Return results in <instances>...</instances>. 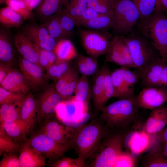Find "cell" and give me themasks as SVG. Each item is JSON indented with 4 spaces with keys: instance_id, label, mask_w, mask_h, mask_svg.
Here are the masks:
<instances>
[{
    "instance_id": "obj_8",
    "label": "cell",
    "mask_w": 167,
    "mask_h": 167,
    "mask_svg": "<svg viewBox=\"0 0 167 167\" xmlns=\"http://www.w3.org/2000/svg\"><path fill=\"white\" fill-rule=\"evenodd\" d=\"M79 38L88 55L97 58L105 55L109 47L112 34L103 32L79 28Z\"/></svg>"
},
{
    "instance_id": "obj_37",
    "label": "cell",
    "mask_w": 167,
    "mask_h": 167,
    "mask_svg": "<svg viewBox=\"0 0 167 167\" xmlns=\"http://www.w3.org/2000/svg\"><path fill=\"white\" fill-rule=\"evenodd\" d=\"M103 65L104 69L105 81L103 92L100 104V110L109 99L113 97L114 94L111 77V72L106 64Z\"/></svg>"
},
{
    "instance_id": "obj_4",
    "label": "cell",
    "mask_w": 167,
    "mask_h": 167,
    "mask_svg": "<svg viewBox=\"0 0 167 167\" xmlns=\"http://www.w3.org/2000/svg\"><path fill=\"white\" fill-rule=\"evenodd\" d=\"M123 36L129 49L135 68L141 70L160 58L152 44L140 33L133 31Z\"/></svg>"
},
{
    "instance_id": "obj_29",
    "label": "cell",
    "mask_w": 167,
    "mask_h": 167,
    "mask_svg": "<svg viewBox=\"0 0 167 167\" xmlns=\"http://www.w3.org/2000/svg\"><path fill=\"white\" fill-rule=\"evenodd\" d=\"M23 101L14 104L1 105L0 123L20 120V110Z\"/></svg>"
},
{
    "instance_id": "obj_12",
    "label": "cell",
    "mask_w": 167,
    "mask_h": 167,
    "mask_svg": "<svg viewBox=\"0 0 167 167\" xmlns=\"http://www.w3.org/2000/svg\"><path fill=\"white\" fill-rule=\"evenodd\" d=\"M22 32L34 44L44 50L54 51L58 42L43 26L27 25L23 28Z\"/></svg>"
},
{
    "instance_id": "obj_40",
    "label": "cell",
    "mask_w": 167,
    "mask_h": 167,
    "mask_svg": "<svg viewBox=\"0 0 167 167\" xmlns=\"http://www.w3.org/2000/svg\"><path fill=\"white\" fill-rule=\"evenodd\" d=\"M35 46L39 54L40 65L43 70H46L57 60L56 55L54 51L42 49L36 45Z\"/></svg>"
},
{
    "instance_id": "obj_33",
    "label": "cell",
    "mask_w": 167,
    "mask_h": 167,
    "mask_svg": "<svg viewBox=\"0 0 167 167\" xmlns=\"http://www.w3.org/2000/svg\"><path fill=\"white\" fill-rule=\"evenodd\" d=\"M63 0H42L37 12L43 18H49L60 12Z\"/></svg>"
},
{
    "instance_id": "obj_50",
    "label": "cell",
    "mask_w": 167,
    "mask_h": 167,
    "mask_svg": "<svg viewBox=\"0 0 167 167\" xmlns=\"http://www.w3.org/2000/svg\"><path fill=\"white\" fill-rule=\"evenodd\" d=\"M13 64L0 62V83L13 68Z\"/></svg>"
},
{
    "instance_id": "obj_18",
    "label": "cell",
    "mask_w": 167,
    "mask_h": 167,
    "mask_svg": "<svg viewBox=\"0 0 167 167\" xmlns=\"http://www.w3.org/2000/svg\"><path fill=\"white\" fill-rule=\"evenodd\" d=\"M0 86L8 91L27 94L31 88L20 71L13 68L0 83Z\"/></svg>"
},
{
    "instance_id": "obj_3",
    "label": "cell",
    "mask_w": 167,
    "mask_h": 167,
    "mask_svg": "<svg viewBox=\"0 0 167 167\" xmlns=\"http://www.w3.org/2000/svg\"><path fill=\"white\" fill-rule=\"evenodd\" d=\"M139 32L145 36L167 62V17L161 11L156 12L138 26Z\"/></svg>"
},
{
    "instance_id": "obj_56",
    "label": "cell",
    "mask_w": 167,
    "mask_h": 167,
    "mask_svg": "<svg viewBox=\"0 0 167 167\" xmlns=\"http://www.w3.org/2000/svg\"><path fill=\"white\" fill-rule=\"evenodd\" d=\"M7 0H0V3L1 4L3 3H5V2Z\"/></svg>"
},
{
    "instance_id": "obj_1",
    "label": "cell",
    "mask_w": 167,
    "mask_h": 167,
    "mask_svg": "<svg viewBox=\"0 0 167 167\" xmlns=\"http://www.w3.org/2000/svg\"><path fill=\"white\" fill-rule=\"evenodd\" d=\"M107 129L101 117L78 127L71 145L78 157L85 161L91 157L106 135Z\"/></svg>"
},
{
    "instance_id": "obj_25",
    "label": "cell",
    "mask_w": 167,
    "mask_h": 167,
    "mask_svg": "<svg viewBox=\"0 0 167 167\" xmlns=\"http://www.w3.org/2000/svg\"><path fill=\"white\" fill-rule=\"evenodd\" d=\"M111 77L114 89L113 97L120 99L133 98L126 87L123 77L122 67L111 72Z\"/></svg>"
},
{
    "instance_id": "obj_38",
    "label": "cell",
    "mask_w": 167,
    "mask_h": 167,
    "mask_svg": "<svg viewBox=\"0 0 167 167\" xmlns=\"http://www.w3.org/2000/svg\"><path fill=\"white\" fill-rule=\"evenodd\" d=\"M49 18L46 28L49 34L57 42L65 39L60 23V14H55Z\"/></svg>"
},
{
    "instance_id": "obj_6",
    "label": "cell",
    "mask_w": 167,
    "mask_h": 167,
    "mask_svg": "<svg viewBox=\"0 0 167 167\" xmlns=\"http://www.w3.org/2000/svg\"><path fill=\"white\" fill-rule=\"evenodd\" d=\"M106 135L92 155L93 157L89 166L113 167L116 158L123 152L124 138L122 134H117L106 137Z\"/></svg>"
},
{
    "instance_id": "obj_49",
    "label": "cell",
    "mask_w": 167,
    "mask_h": 167,
    "mask_svg": "<svg viewBox=\"0 0 167 167\" xmlns=\"http://www.w3.org/2000/svg\"><path fill=\"white\" fill-rule=\"evenodd\" d=\"M101 14H100L92 8L88 7L79 20V27Z\"/></svg>"
},
{
    "instance_id": "obj_5",
    "label": "cell",
    "mask_w": 167,
    "mask_h": 167,
    "mask_svg": "<svg viewBox=\"0 0 167 167\" xmlns=\"http://www.w3.org/2000/svg\"><path fill=\"white\" fill-rule=\"evenodd\" d=\"M114 36H125L133 31L140 18L136 6L131 0H114L113 13Z\"/></svg>"
},
{
    "instance_id": "obj_20",
    "label": "cell",
    "mask_w": 167,
    "mask_h": 167,
    "mask_svg": "<svg viewBox=\"0 0 167 167\" xmlns=\"http://www.w3.org/2000/svg\"><path fill=\"white\" fill-rule=\"evenodd\" d=\"M19 159L21 167H43L46 158L27 143L21 144Z\"/></svg>"
},
{
    "instance_id": "obj_41",
    "label": "cell",
    "mask_w": 167,
    "mask_h": 167,
    "mask_svg": "<svg viewBox=\"0 0 167 167\" xmlns=\"http://www.w3.org/2000/svg\"><path fill=\"white\" fill-rule=\"evenodd\" d=\"M27 94L11 92L0 86V105L22 102Z\"/></svg>"
},
{
    "instance_id": "obj_27",
    "label": "cell",
    "mask_w": 167,
    "mask_h": 167,
    "mask_svg": "<svg viewBox=\"0 0 167 167\" xmlns=\"http://www.w3.org/2000/svg\"><path fill=\"white\" fill-rule=\"evenodd\" d=\"M86 29L100 32H108L113 27V14H101L83 24Z\"/></svg>"
},
{
    "instance_id": "obj_30",
    "label": "cell",
    "mask_w": 167,
    "mask_h": 167,
    "mask_svg": "<svg viewBox=\"0 0 167 167\" xmlns=\"http://www.w3.org/2000/svg\"><path fill=\"white\" fill-rule=\"evenodd\" d=\"M25 20L18 13L10 7L2 8L0 10V22L8 28L18 27Z\"/></svg>"
},
{
    "instance_id": "obj_44",
    "label": "cell",
    "mask_w": 167,
    "mask_h": 167,
    "mask_svg": "<svg viewBox=\"0 0 167 167\" xmlns=\"http://www.w3.org/2000/svg\"><path fill=\"white\" fill-rule=\"evenodd\" d=\"M51 167H83L86 166L85 161L79 158H73L63 156L57 161L49 163Z\"/></svg>"
},
{
    "instance_id": "obj_32",
    "label": "cell",
    "mask_w": 167,
    "mask_h": 167,
    "mask_svg": "<svg viewBox=\"0 0 167 167\" xmlns=\"http://www.w3.org/2000/svg\"><path fill=\"white\" fill-rule=\"evenodd\" d=\"M160 145V142L157 141L153 150L146 156L143 166L167 167V158L161 153Z\"/></svg>"
},
{
    "instance_id": "obj_24",
    "label": "cell",
    "mask_w": 167,
    "mask_h": 167,
    "mask_svg": "<svg viewBox=\"0 0 167 167\" xmlns=\"http://www.w3.org/2000/svg\"><path fill=\"white\" fill-rule=\"evenodd\" d=\"M105 81L103 65L94 75L91 88L92 97L95 110L100 111V104L103 95Z\"/></svg>"
},
{
    "instance_id": "obj_13",
    "label": "cell",
    "mask_w": 167,
    "mask_h": 167,
    "mask_svg": "<svg viewBox=\"0 0 167 167\" xmlns=\"http://www.w3.org/2000/svg\"><path fill=\"white\" fill-rule=\"evenodd\" d=\"M19 65L21 72L31 88L37 89L45 84L47 79L40 66L22 57L19 58Z\"/></svg>"
},
{
    "instance_id": "obj_17",
    "label": "cell",
    "mask_w": 167,
    "mask_h": 167,
    "mask_svg": "<svg viewBox=\"0 0 167 167\" xmlns=\"http://www.w3.org/2000/svg\"><path fill=\"white\" fill-rule=\"evenodd\" d=\"M79 72L72 67L54 84L56 90L63 100L69 99L73 96L79 78Z\"/></svg>"
},
{
    "instance_id": "obj_28",
    "label": "cell",
    "mask_w": 167,
    "mask_h": 167,
    "mask_svg": "<svg viewBox=\"0 0 167 167\" xmlns=\"http://www.w3.org/2000/svg\"><path fill=\"white\" fill-rule=\"evenodd\" d=\"M74 97L78 101L88 105L92 97V91L87 76L81 75L76 84Z\"/></svg>"
},
{
    "instance_id": "obj_21",
    "label": "cell",
    "mask_w": 167,
    "mask_h": 167,
    "mask_svg": "<svg viewBox=\"0 0 167 167\" xmlns=\"http://www.w3.org/2000/svg\"><path fill=\"white\" fill-rule=\"evenodd\" d=\"M0 133L20 144L26 142L28 134L24 125L20 120L0 123Z\"/></svg>"
},
{
    "instance_id": "obj_42",
    "label": "cell",
    "mask_w": 167,
    "mask_h": 167,
    "mask_svg": "<svg viewBox=\"0 0 167 167\" xmlns=\"http://www.w3.org/2000/svg\"><path fill=\"white\" fill-rule=\"evenodd\" d=\"M5 3L19 14L24 20L32 18L31 11L27 8L23 0H8Z\"/></svg>"
},
{
    "instance_id": "obj_9",
    "label": "cell",
    "mask_w": 167,
    "mask_h": 167,
    "mask_svg": "<svg viewBox=\"0 0 167 167\" xmlns=\"http://www.w3.org/2000/svg\"><path fill=\"white\" fill-rule=\"evenodd\" d=\"M37 131L59 143L71 148L77 128L64 124L54 116L37 124Z\"/></svg>"
},
{
    "instance_id": "obj_51",
    "label": "cell",
    "mask_w": 167,
    "mask_h": 167,
    "mask_svg": "<svg viewBox=\"0 0 167 167\" xmlns=\"http://www.w3.org/2000/svg\"><path fill=\"white\" fill-rule=\"evenodd\" d=\"M153 136L161 142H167V126Z\"/></svg>"
},
{
    "instance_id": "obj_45",
    "label": "cell",
    "mask_w": 167,
    "mask_h": 167,
    "mask_svg": "<svg viewBox=\"0 0 167 167\" xmlns=\"http://www.w3.org/2000/svg\"><path fill=\"white\" fill-rule=\"evenodd\" d=\"M59 14L60 23L65 38L72 36L73 33L74 27L76 26L75 21L66 13Z\"/></svg>"
},
{
    "instance_id": "obj_48",
    "label": "cell",
    "mask_w": 167,
    "mask_h": 167,
    "mask_svg": "<svg viewBox=\"0 0 167 167\" xmlns=\"http://www.w3.org/2000/svg\"><path fill=\"white\" fill-rule=\"evenodd\" d=\"M17 153L4 154L0 161V167H21Z\"/></svg>"
},
{
    "instance_id": "obj_7",
    "label": "cell",
    "mask_w": 167,
    "mask_h": 167,
    "mask_svg": "<svg viewBox=\"0 0 167 167\" xmlns=\"http://www.w3.org/2000/svg\"><path fill=\"white\" fill-rule=\"evenodd\" d=\"M30 133L26 142L48 159L49 163L64 156L71 148L69 145L56 142L37 131H32Z\"/></svg>"
},
{
    "instance_id": "obj_26",
    "label": "cell",
    "mask_w": 167,
    "mask_h": 167,
    "mask_svg": "<svg viewBox=\"0 0 167 167\" xmlns=\"http://www.w3.org/2000/svg\"><path fill=\"white\" fill-rule=\"evenodd\" d=\"M54 52L57 59L66 61L75 59L78 54L72 43L66 39L57 42Z\"/></svg>"
},
{
    "instance_id": "obj_47",
    "label": "cell",
    "mask_w": 167,
    "mask_h": 167,
    "mask_svg": "<svg viewBox=\"0 0 167 167\" xmlns=\"http://www.w3.org/2000/svg\"><path fill=\"white\" fill-rule=\"evenodd\" d=\"M134 159L127 152H123L116 159L113 167H134Z\"/></svg>"
},
{
    "instance_id": "obj_55",
    "label": "cell",
    "mask_w": 167,
    "mask_h": 167,
    "mask_svg": "<svg viewBox=\"0 0 167 167\" xmlns=\"http://www.w3.org/2000/svg\"><path fill=\"white\" fill-rule=\"evenodd\" d=\"M160 142L161 153L167 158V142Z\"/></svg>"
},
{
    "instance_id": "obj_15",
    "label": "cell",
    "mask_w": 167,
    "mask_h": 167,
    "mask_svg": "<svg viewBox=\"0 0 167 167\" xmlns=\"http://www.w3.org/2000/svg\"><path fill=\"white\" fill-rule=\"evenodd\" d=\"M166 62L165 59L159 58L143 69L139 70L140 79L145 87H160L162 71Z\"/></svg>"
},
{
    "instance_id": "obj_35",
    "label": "cell",
    "mask_w": 167,
    "mask_h": 167,
    "mask_svg": "<svg viewBox=\"0 0 167 167\" xmlns=\"http://www.w3.org/2000/svg\"><path fill=\"white\" fill-rule=\"evenodd\" d=\"M14 53L8 36L3 31L0 33V62L13 64Z\"/></svg>"
},
{
    "instance_id": "obj_39",
    "label": "cell",
    "mask_w": 167,
    "mask_h": 167,
    "mask_svg": "<svg viewBox=\"0 0 167 167\" xmlns=\"http://www.w3.org/2000/svg\"><path fill=\"white\" fill-rule=\"evenodd\" d=\"M114 0H88V6L103 14H112Z\"/></svg>"
},
{
    "instance_id": "obj_31",
    "label": "cell",
    "mask_w": 167,
    "mask_h": 167,
    "mask_svg": "<svg viewBox=\"0 0 167 167\" xmlns=\"http://www.w3.org/2000/svg\"><path fill=\"white\" fill-rule=\"evenodd\" d=\"M105 55L106 62L114 63L121 67H128L114 36L111 39L109 48Z\"/></svg>"
},
{
    "instance_id": "obj_22",
    "label": "cell",
    "mask_w": 167,
    "mask_h": 167,
    "mask_svg": "<svg viewBox=\"0 0 167 167\" xmlns=\"http://www.w3.org/2000/svg\"><path fill=\"white\" fill-rule=\"evenodd\" d=\"M88 0H63L59 13H65L75 21L78 27V21L88 6Z\"/></svg>"
},
{
    "instance_id": "obj_11",
    "label": "cell",
    "mask_w": 167,
    "mask_h": 167,
    "mask_svg": "<svg viewBox=\"0 0 167 167\" xmlns=\"http://www.w3.org/2000/svg\"><path fill=\"white\" fill-rule=\"evenodd\" d=\"M138 106L151 110L164 105L167 101V88L145 87L135 97Z\"/></svg>"
},
{
    "instance_id": "obj_16",
    "label": "cell",
    "mask_w": 167,
    "mask_h": 167,
    "mask_svg": "<svg viewBox=\"0 0 167 167\" xmlns=\"http://www.w3.org/2000/svg\"><path fill=\"white\" fill-rule=\"evenodd\" d=\"M37 117L35 99L31 93H28L22 104L20 113V120L24 125L28 134L36 126Z\"/></svg>"
},
{
    "instance_id": "obj_10",
    "label": "cell",
    "mask_w": 167,
    "mask_h": 167,
    "mask_svg": "<svg viewBox=\"0 0 167 167\" xmlns=\"http://www.w3.org/2000/svg\"><path fill=\"white\" fill-rule=\"evenodd\" d=\"M35 99L37 115L36 125L54 116L58 106L63 101L54 85L46 88Z\"/></svg>"
},
{
    "instance_id": "obj_36",
    "label": "cell",
    "mask_w": 167,
    "mask_h": 167,
    "mask_svg": "<svg viewBox=\"0 0 167 167\" xmlns=\"http://www.w3.org/2000/svg\"><path fill=\"white\" fill-rule=\"evenodd\" d=\"M139 12L142 22L148 18L156 10L157 0H132Z\"/></svg>"
},
{
    "instance_id": "obj_46",
    "label": "cell",
    "mask_w": 167,
    "mask_h": 167,
    "mask_svg": "<svg viewBox=\"0 0 167 167\" xmlns=\"http://www.w3.org/2000/svg\"><path fill=\"white\" fill-rule=\"evenodd\" d=\"M117 43L123 55L128 67L135 68L131 54L128 46L122 36H114Z\"/></svg>"
},
{
    "instance_id": "obj_2",
    "label": "cell",
    "mask_w": 167,
    "mask_h": 167,
    "mask_svg": "<svg viewBox=\"0 0 167 167\" xmlns=\"http://www.w3.org/2000/svg\"><path fill=\"white\" fill-rule=\"evenodd\" d=\"M135 97L121 99L101 108V118L108 128L119 129L133 122L139 108Z\"/></svg>"
},
{
    "instance_id": "obj_52",
    "label": "cell",
    "mask_w": 167,
    "mask_h": 167,
    "mask_svg": "<svg viewBox=\"0 0 167 167\" xmlns=\"http://www.w3.org/2000/svg\"><path fill=\"white\" fill-rule=\"evenodd\" d=\"M160 86L167 88V62H166L162 71L160 81Z\"/></svg>"
},
{
    "instance_id": "obj_14",
    "label": "cell",
    "mask_w": 167,
    "mask_h": 167,
    "mask_svg": "<svg viewBox=\"0 0 167 167\" xmlns=\"http://www.w3.org/2000/svg\"><path fill=\"white\" fill-rule=\"evenodd\" d=\"M167 125V108L163 105L151 110L143 126L144 132L154 135L161 131Z\"/></svg>"
},
{
    "instance_id": "obj_54",
    "label": "cell",
    "mask_w": 167,
    "mask_h": 167,
    "mask_svg": "<svg viewBox=\"0 0 167 167\" xmlns=\"http://www.w3.org/2000/svg\"><path fill=\"white\" fill-rule=\"evenodd\" d=\"M156 10L167 11V0H157Z\"/></svg>"
},
{
    "instance_id": "obj_19",
    "label": "cell",
    "mask_w": 167,
    "mask_h": 167,
    "mask_svg": "<svg viewBox=\"0 0 167 167\" xmlns=\"http://www.w3.org/2000/svg\"><path fill=\"white\" fill-rule=\"evenodd\" d=\"M15 43L17 49L22 58L41 67L39 54L35 45L22 32L16 34Z\"/></svg>"
},
{
    "instance_id": "obj_43",
    "label": "cell",
    "mask_w": 167,
    "mask_h": 167,
    "mask_svg": "<svg viewBox=\"0 0 167 167\" xmlns=\"http://www.w3.org/2000/svg\"><path fill=\"white\" fill-rule=\"evenodd\" d=\"M21 144L5 136L0 135V156L5 154L16 153L19 152Z\"/></svg>"
},
{
    "instance_id": "obj_53",
    "label": "cell",
    "mask_w": 167,
    "mask_h": 167,
    "mask_svg": "<svg viewBox=\"0 0 167 167\" xmlns=\"http://www.w3.org/2000/svg\"><path fill=\"white\" fill-rule=\"evenodd\" d=\"M27 7L30 11L37 7L42 0H23Z\"/></svg>"
},
{
    "instance_id": "obj_34",
    "label": "cell",
    "mask_w": 167,
    "mask_h": 167,
    "mask_svg": "<svg viewBox=\"0 0 167 167\" xmlns=\"http://www.w3.org/2000/svg\"><path fill=\"white\" fill-rule=\"evenodd\" d=\"M69 62L57 59L46 70L47 79H51L56 81L60 79L72 67Z\"/></svg>"
},
{
    "instance_id": "obj_57",
    "label": "cell",
    "mask_w": 167,
    "mask_h": 167,
    "mask_svg": "<svg viewBox=\"0 0 167 167\" xmlns=\"http://www.w3.org/2000/svg\"><path fill=\"white\" fill-rule=\"evenodd\" d=\"M166 103H167V105H166V106L167 108V101Z\"/></svg>"
},
{
    "instance_id": "obj_23",
    "label": "cell",
    "mask_w": 167,
    "mask_h": 167,
    "mask_svg": "<svg viewBox=\"0 0 167 167\" xmlns=\"http://www.w3.org/2000/svg\"><path fill=\"white\" fill-rule=\"evenodd\" d=\"M75 59V68L81 75H94L98 71L97 58L78 54Z\"/></svg>"
}]
</instances>
